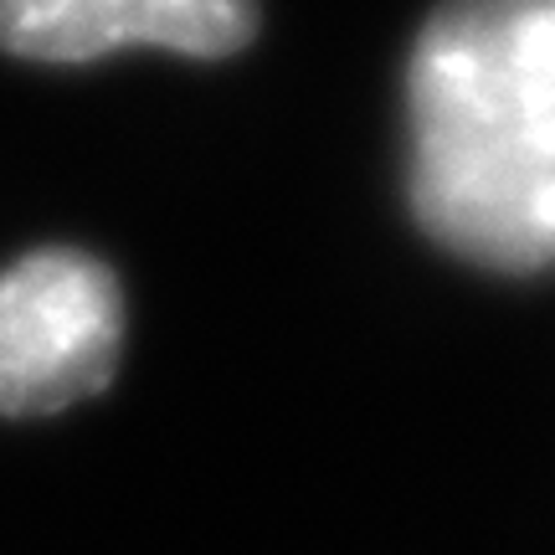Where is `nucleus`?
<instances>
[{
	"instance_id": "obj_1",
	"label": "nucleus",
	"mask_w": 555,
	"mask_h": 555,
	"mask_svg": "<svg viewBox=\"0 0 555 555\" xmlns=\"http://www.w3.org/2000/svg\"><path fill=\"white\" fill-rule=\"evenodd\" d=\"M412 206L483 268L555 262V0H442L406 67Z\"/></svg>"
},
{
	"instance_id": "obj_2",
	"label": "nucleus",
	"mask_w": 555,
	"mask_h": 555,
	"mask_svg": "<svg viewBox=\"0 0 555 555\" xmlns=\"http://www.w3.org/2000/svg\"><path fill=\"white\" fill-rule=\"evenodd\" d=\"M124 294L78 247H41L0 273V416H47L108 386Z\"/></svg>"
},
{
	"instance_id": "obj_3",
	"label": "nucleus",
	"mask_w": 555,
	"mask_h": 555,
	"mask_svg": "<svg viewBox=\"0 0 555 555\" xmlns=\"http://www.w3.org/2000/svg\"><path fill=\"white\" fill-rule=\"evenodd\" d=\"M258 31V0H0V47L26 62H93L119 47L227 57Z\"/></svg>"
}]
</instances>
